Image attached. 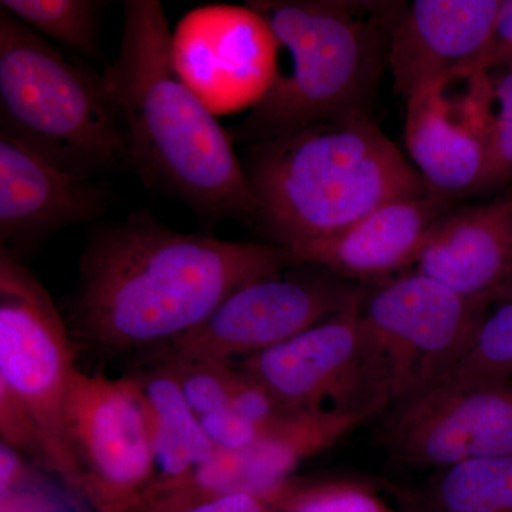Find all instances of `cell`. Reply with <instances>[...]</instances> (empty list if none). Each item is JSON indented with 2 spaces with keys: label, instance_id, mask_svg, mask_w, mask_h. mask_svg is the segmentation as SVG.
Instances as JSON below:
<instances>
[{
  "label": "cell",
  "instance_id": "obj_29",
  "mask_svg": "<svg viewBox=\"0 0 512 512\" xmlns=\"http://www.w3.org/2000/svg\"><path fill=\"white\" fill-rule=\"evenodd\" d=\"M26 463L22 453L8 444L0 443V495L15 493L26 476Z\"/></svg>",
  "mask_w": 512,
  "mask_h": 512
},
{
  "label": "cell",
  "instance_id": "obj_18",
  "mask_svg": "<svg viewBox=\"0 0 512 512\" xmlns=\"http://www.w3.org/2000/svg\"><path fill=\"white\" fill-rule=\"evenodd\" d=\"M137 380L146 402L156 464V481L150 494L183 483L211 461L217 450L167 367H157Z\"/></svg>",
  "mask_w": 512,
  "mask_h": 512
},
{
  "label": "cell",
  "instance_id": "obj_22",
  "mask_svg": "<svg viewBox=\"0 0 512 512\" xmlns=\"http://www.w3.org/2000/svg\"><path fill=\"white\" fill-rule=\"evenodd\" d=\"M271 501L276 512H394L369 488L348 481L289 480L271 495Z\"/></svg>",
  "mask_w": 512,
  "mask_h": 512
},
{
  "label": "cell",
  "instance_id": "obj_16",
  "mask_svg": "<svg viewBox=\"0 0 512 512\" xmlns=\"http://www.w3.org/2000/svg\"><path fill=\"white\" fill-rule=\"evenodd\" d=\"M107 205L109 195L90 178L70 173L0 133L2 248H29L57 229L96 220Z\"/></svg>",
  "mask_w": 512,
  "mask_h": 512
},
{
  "label": "cell",
  "instance_id": "obj_26",
  "mask_svg": "<svg viewBox=\"0 0 512 512\" xmlns=\"http://www.w3.org/2000/svg\"><path fill=\"white\" fill-rule=\"evenodd\" d=\"M239 373L241 376L228 406L234 412L262 427L271 426L279 417L289 412L261 383L245 375L241 370Z\"/></svg>",
  "mask_w": 512,
  "mask_h": 512
},
{
  "label": "cell",
  "instance_id": "obj_32",
  "mask_svg": "<svg viewBox=\"0 0 512 512\" xmlns=\"http://www.w3.org/2000/svg\"><path fill=\"white\" fill-rule=\"evenodd\" d=\"M504 302H512V272L510 276L505 279V282L503 285H501V288L495 292L493 298V305Z\"/></svg>",
  "mask_w": 512,
  "mask_h": 512
},
{
  "label": "cell",
  "instance_id": "obj_13",
  "mask_svg": "<svg viewBox=\"0 0 512 512\" xmlns=\"http://www.w3.org/2000/svg\"><path fill=\"white\" fill-rule=\"evenodd\" d=\"M463 96L450 99L447 84L407 101V151L431 194L466 197L481 190L493 117L490 74L467 79Z\"/></svg>",
  "mask_w": 512,
  "mask_h": 512
},
{
  "label": "cell",
  "instance_id": "obj_9",
  "mask_svg": "<svg viewBox=\"0 0 512 512\" xmlns=\"http://www.w3.org/2000/svg\"><path fill=\"white\" fill-rule=\"evenodd\" d=\"M69 426L82 467L80 494L96 512H136L156 481L146 402L137 377L77 369Z\"/></svg>",
  "mask_w": 512,
  "mask_h": 512
},
{
  "label": "cell",
  "instance_id": "obj_8",
  "mask_svg": "<svg viewBox=\"0 0 512 512\" xmlns=\"http://www.w3.org/2000/svg\"><path fill=\"white\" fill-rule=\"evenodd\" d=\"M366 292L318 266L295 264L232 292L202 325L167 346L168 357L232 363L258 355L346 311Z\"/></svg>",
  "mask_w": 512,
  "mask_h": 512
},
{
  "label": "cell",
  "instance_id": "obj_11",
  "mask_svg": "<svg viewBox=\"0 0 512 512\" xmlns=\"http://www.w3.org/2000/svg\"><path fill=\"white\" fill-rule=\"evenodd\" d=\"M390 443L414 467L443 470L477 458L512 457V380L434 384L400 404Z\"/></svg>",
  "mask_w": 512,
  "mask_h": 512
},
{
  "label": "cell",
  "instance_id": "obj_30",
  "mask_svg": "<svg viewBox=\"0 0 512 512\" xmlns=\"http://www.w3.org/2000/svg\"><path fill=\"white\" fill-rule=\"evenodd\" d=\"M39 503H32L29 498H18L16 494H10L2 498V512H43Z\"/></svg>",
  "mask_w": 512,
  "mask_h": 512
},
{
  "label": "cell",
  "instance_id": "obj_1",
  "mask_svg": "<svg viewBox=\"0 0 512 512\" xmlns=\"http://www.w3.org/2000/svg\"><path fill=\"white\" fill-rule=\"evenodd\" d=\"M292 265L282 245L184 234L134 212L87 245L74 325L107 352L168 346L241 286Z\"/></svg>",
  "mask_w": 512,
  "mask_h": 512
},
{
  "label": "cell",
  "instance_id": "obj_12",
  "mask_svg": "<svg viewBox=\"0 0 512 512\" xmlns=\"http://www.w3.org/2000/svg\"><path fill=\"white\" fill-rule=\"evenodd\" d=\"M379 407L288 412L274 421L252 446L235 453L217 451L183 483L154 491V503L181 504L214 495L249 493L271 497L292 480L296 468L328 450L360 424L379 413Z\"/></svg>",
  "mask_w": 512,
  "mask_h": 512
},
{
  "label": "cell",
  "instance_id": "obj_7",
  "mask_svg": "<svg viewBox=\"0 0 512 512\" xmlns=\"http://www.w3.org/2000/svg\"><path fill=\"white\" fill-rule=\"evenodd\" d=\"M74 346L62 316L18 256L0 251V389L29 414L40 458L80 493L82 467L69 426Z\"/></svg>",
  "mask_w": 512,
  "mask_h": 512
},
{
  "label": "cell",
  "instance_id": "obj_5",
  "mask_svg": "<svg viewBox=\"0 0 512 512\" xmlns=\"http://www.w3.org/2000/svg\"><path fill=\"white\" fill-rule=\"evenodd\" d=\"M0 133L90 178L128 164L103 77L0 9Z\"/></svg>",
  "mask_w": 512,
  "mask_h": 512
},
{
  "label": "cell",
  "instance_id": "obj_20",
  "mask_svg": "<svg viewBox=\"0 0 512 512\" xmlns=\"http://www.w3.org/2000/svg\"><path fill=\"white\" fill-rule=\"evenodd\" d=\"M106 3L96 0H2L0 9L37 35L87 57H100V20Z\"/></svg>",
  "mask_w": 512,
  "mask_h": 512
},
{
  "label": "cell",
  "instance_id": "obj_3",
  "mask_svg": "<svg viewBox=\"0 0 512 512\" xmlns=\"http://www.w3.org/2000/svg\"><path fill=\"white\" fill-rule=\"evenodd\" d=\"M244 154L254 222L282 247L330 237L382 205L430 194L372 116L298 128Z\"/></svg>",
  "mask_w": 512,
  "mask_h": 512
},
{
  "label": "cell",
  "instance_id": "obj_31",
  "mask_svg": "<svg viewBox=\"0 0 512 512\" xmlns=\"http://www.w3.org/2000/svg\"><path fill=\"white\" fill-rule=\"evenodd\" d=\"M397 498H399V512H430L421 498L406 493L397 495Z\"/></svg>",
  "mask_w": 512,
  "mask_h": 512
},
{
  "label": "cell",
  "instance_id": "obj_24",
  "mask_svg": "<svg viewBox=\"0 0 512 512\" xmlns=\"http://www.w3.org/2000/svg\"><path fill=\"white\" fill-rule=\"evenodd\" d=\"M488 74L493 89V117L480 191L504 187L512 181V69Z\"/></svg>",
  "mask_w": 512,
  "mask_h": 512
},
{
  "label": "cell",
  "instance_id": "obj_10",
  "mask_svg": "<svg viewBox=\"0 0 512 512\" xmlns=\"http://www.w3.org/2000/svg\"><path fill=\"white\" fill-rule=\"evenodd\" d=\"M363 299L275 348L239 360L238 369L261 383L289 412L383 409L367 382Z\"/></svg>",
  "mask_w": 512,
  "mask_h": 512
},
{
  "label": "cell",
  "instance_id": "obj_17",
  "mask_svg": "<svg viewBox=\"0 0 512 512\" xmlns=\"http://www.w3.org/2000/svg\"><path fill=\"white\" fill-rule=\"evenodd\" d=\"M414 271L493 305L512 272V194L448 212L421 249Z\"/></svg>",
  "mask_w": 512,
  "mask_h": 512
},
{
  "label": "cell",
  "instance_id": "obj_23",
  "mask_svg": "<svg viewBox=\"0 0 512 512\" xmlns=\"http://www.w3.org/2000/svg\"><path fill=\"white\" fill-rule=\"evenodd\" d=\"M164 366L177 380L184 399L198 417L225 409L239 382V370L232 363L214 360H184L167 357Z\"/></svg>",
  "mask_w": 512,
  "mask_h": 512
},
{
  "label": "cell",
  "instance_id": "obj_27",
  "mask_svg": "<svg viewBox=\"0 0 512 512\" xmlns=\"http://www.w3.org/2000/svg\"><path fill=\"white\" fill-rule=\"evenodd\" d=\"M136 512H276L271 497L234 493L181 504H143Z\"/></svg>",
  "mask_w": 512,
  "mask_h": 512
},
{
  "label": "cell",
  "instance_id": "obj_28",
  "mask_svg": "<svg viewBox=\"0 0 512 512\" xmlns=\"http://www.w3.org/2000/svg\"><path fill=\"white\" fill-rule=\"evenodd\" d=\"M512 69V0H501L495 20L493 36L490 43L478 59L470 67L464 80L481 73L497 72Z\"/></svg>",
  "mask_w": 512,
  "mask_h": 512
},
{
  "label": "cell",
  "instance_id": "obj_19",
  "mask_svg": "<svg viewBox=\"0 0 512 512\" xmlns=\"http://www.w3.org/2000/svg\"><path fill=\"white\" fill-rule=\"evenodd\" d=\"M430 512H512V457L468 460L431 481Z\"/></svg>",
  "mask_w": 512,
  "mask_h": 512
},
{
  "label": "cell",
  "instance_id": "obj_6",
  "mask_svg": "<svg viewBox=\"0 0 512 512\" xmlns=\"http://www.w3.org/2000/svg\"><path fill=\"white\" fill-rule=\"evenodd\" d=\"M488 306L414 269L366 292L360 318L373 399L400 406L439 382L470 346Z\"/></svg>",
  "mask_w": 512,
  "mask_h": 512
},
{
  "label": "cell",
  "instance_id": "obj_2",
  "mask_svg": "<svg viewBox=\"0 0 512 512\" xmlns=\"http://www.w3.org/2000/svg\"><path fill=\"white\" fill-rule=\"evenodd\" d=\"M123 12L119 55L101 77L128 165L210 220L254 222L256 201L234 141L178 69L163 6L127 0Z\"/></svg>",
  "mask_w": 512,
  "mask_h": 512
},
{
  "label": "cell",
  "instance_id": "obj_14",
  "mask_svg": "<svg viewBox=\"0 0 512 512\" xmlns=\"http://www.w3.org/2000/svg\"><path fill=\"white\" fill-rule=\"evenodd\" d=\"M501 0H414L390 37L387 67L410 101L439 84L464 80L490 43Z\"/></svg>",
  "mask_w": 512,
  "mask_h": 512
},
{
  "label": "cell",
  "instance_id": "obj_4",
  "mask_svg": "<svg viewBox=\"0 0 512 512\" xmlns=\"http://www.w3.org/2000/svg\"><path fill=\"white\" fill-rule=\"evenodd\" d=\"M276 43V69L232 141L261 143L325 121L372 116L403 2L254 0Z\"/></svg>",
  "mask_w": 512,
  "mask_h": 512
},
{
  "label": "cell",
  "instance_id": "obj_25",
  "mask_svg": "<svg viewBox=\"0 0 512 512\" xmlns=\"http://www.w3.org/2000/svg\"><path fill=\"white\" fill-rule=\"evenodd\" d=\"M200 423L208 440L220 453L244 450L252 446L268 429L245 419L231 407L200 417Z\"/></svg>",
  "mask_w": 512,
  "mask_h": 512
},
{
  "label": "cell",
  "instance_id": "obj_21",
  "mask_svg": "<svg viewBox=\"0 0 512 512\" xmlns=\"http://www.w3.org/2000/svg\"><path fill=\"white\" fill-rule=\"evenodd\" d=\"M501 380H512V302L497 303L487 312L464 355L436 384Z\"/></svg>",
  "mask_w": 512,
  "mask_h": 512
},
{
  "label": "cell",
  "instance_id": "obj_15",
  "mask_svg": "<svg viewBox=\"0 0 512 512\" xmlns=\"http://www.w3.org/2000/svg\"><path fill=\"white\" fill-rule=\"evenodd\" d=\"M453 201L434 194L382 205L330 237L285 245L292 264L312 265L343 279L384 282L414 268L421 249Z\"/></svg>",
  "mask_w": 512,
  "mask_h": 512
}]
</instances>
